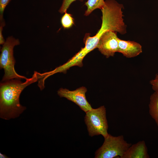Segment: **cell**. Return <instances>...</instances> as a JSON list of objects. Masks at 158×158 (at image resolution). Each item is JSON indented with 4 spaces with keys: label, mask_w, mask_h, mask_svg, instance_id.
I'll use <instances>...</instances> for the list:
<instances>
[{
    "label": "cell",
    "mask_w": 158,
    "mask_h": 158,
    "mask_svg": "<svg viewBox=\"0 0 158 158\" xmlns=\"http://www.w3.org/2000/svg\"><path fill=\"white\" fill-rule=\"evenodd\" d=\"M123 5L115 0H106L105 4L101 9L102 12V24L100 29L95 35L91 37L88 34L85 35L84 39L85 46L78 52L83 57L89 52L97 48L102 35L106 32L112 31L121 34L126 32V26L123 18L122 9Z\"/></svg>",
    "instance_id": "6da1fadb"
},
{
    "label": "cell",
    "mask_w": 158,
    "mask_h": 158,
    "mask_svg": "<svg viewBox=\"0 0 158 158\" xmlns=\"http://www.w3.org/2000/svg\"><path fill=\"white\" fill-rule=\"evenodd\" d=\"M38 80L37 72L35 71L32 77L23 82L20 80L14 79L0 84V117L9 120L19 116L26 109L20 102V95L30 85Z\"/></svg>",
    "instance_id": "7a4b0ae2"
},
{
    "label": "cell",
    "mask_w": 158,
    "mask_h": 158,
    "mask_svg": "<svg viewBox=\"0 0 158 158\" xmlns=\"http://www.w3.org/2000/svg\"><path fill=\"white\" fill-rule=\"evenodd\" d=\"M20 44L18 39L10 36L3 45L0 56V68L4 69V74L1 82L14 79L26 80L27 78L18 74L14 68L16 61L13 55V48Z\"/></svg>",
    "instance_id": "3957f363"
},
{
    "label": "cell",
    "mask_w": 158,
    "mask_h": 158,
    "mask_svg": "<svg viewBox=\"0 0 158 158\" xmlns=\"http://www.w3.org/2000/svg\"><path fill=\"white\" fill-rule=\"evenodd\" d=\"M104 138L102 145L95 153V158H122L131 145L125 140L122 135L114 136L109 134Z\"/></svg>",
    "instance_id": "277c9868"
},
{
    "label": "cell",
    "mask_w": 158,
    "mask_h": 158,
    "mask_svg": "<svg viewBox=\"0 0 158 158\" xmlns=\"http://www.w3.org/2000/svg\"><path fill=\"white\" fill-rule=\"evenodd\" d=\"M85 121L90 136L101 135L104 138L108 135V126L104 106L95 109L92 108L87 112Z\"/></svg>",
    "instance_id": "5b68a950"
},
{
    "label": "cell",
    "mask_w": 158,
    "mask_h": 158,
    "mask_svg": "<svg viewBox=\"0 0 158 158\" xmlns=\"http://www.w3.org/2000/svg\"><path fill=\"white\" fill-rule=\"evenodd\" d=\"M87 91V88L82 86L73 91L61 88L57 91V94L61 97H65L73 102L86 113L92 109L87 100L85 95Z\"/></svg>",
    "instance_id": "8992f818"
},
{
    "label": "cell",
    "mask_w": 158,
    "mask_h": 158,
    "mask_svg": "<svg viewBox=\"0 0 158 158\" xmlns=\"http://www.w3.org/2000/svg\"><path fill=\"white\" fill-rule=\"evenodd\" d=\"M116 32L109 31L101 37L97 48L100 52L108 58L113 56L118 51V38Z\"/></svg>",
    "instance_id": "52a82bcc"
},
{
    "label": "cell",
    "mask_w": 158,
    "mask_h": 158,
    "mask_svg": "<svg viewBox=\"0 0 158 158\" xmlns=\"http://www.w3.org/2000/svg\"><path fill=\"white\" fill-rule=\"evenodd\" d=\"M118 52L127 58L135 57L142 52L141 45L134 41H126L118 38Z\"/></svg>",
    "instance_id": "ba28073f"
},
{
    "label": "cell",
    "mask_w": 158,
    "mask_h": 158,
    "mask_svg": "<svg viewBox=\"0 0 158 158\" xmlns=\"http://www.w3.org/2000/svg\"><path fill=\"white\" fill-rule=\"evenodd\" d=\"M147 148L144 140L132 145L122 158H149Z\"/></svg>",
    "instance_id": "9c48e42d"
},
{
    "label": "cell",
    "mask_w": 158,
    "mask_h": 158,
    "mask_svg": "<svg viewBox=\"0 0 158 158\" xmlns=\"http://www.w3.org/2000/svg\"><path fill=\"white\" fill-rule=\"evenodd\" d=\"M149 113L158 127V91H154L150 97Z\"/></svg>",
    "instance_id": "30bf717a"
},
{
    "label": "cell",
    "mask_w": 158,
    "mask_h": 158,
    "mask_svg": "<svg viewBox=\"0 0 158 158\" xmlns=\"http://www.w3.org/2000/svg\"><path fill=\"white\" fill-rule=\"evenodd\" d=\"M105 4L104 0H87L85 2V5L87 7L84 15L88 16L94 10L99 8L101 10Z\"/></svg>",
    "instance_id": "8fae6325"
},
{
    "label": "cell",
    "mask_w": 158,
    "mask_h": 158,
    "mask_svg": "<svg viewBox=\"0 0 158 158\" xmlns=\"http://www.w3.org/2000/svg\"><path fill=\"white\" fill-rule=\"evenodd\" d=\"M74 19L70 14L66 12L62 16L61 19V23L64 29H68L71 28L74 24Z\"/></svg>",
    "instance_id": "7c38bea8"
},
{
    "label": "cell",
    "mask_w": 158,
    "mask_h": 158,
    "mask_svg": "<svg viewBox=\"0 0 158 158\" xmlns=\"http://www.w3.org/2000/svg\"><path fill=\"white\" fill-rule=\"evenodd\" d=\"M76 0H63L61 6L59 10V12L61 13L66 12L71 4ZM79 0L82 1L83 0Z\"/></svg>",
    "instance_id": "4fadbf2b"
},
{
    "label": "cell",
    "mask_w": 158,
    "mask_h": 158,
    "mask_svg": "<svg viewBox=\"0 0 158 158\" xmlns=\"http://www.w3.org/2000/svg\"><path fill=\"white\" fill-rule=\"evenodd\" d=\"M11 0H0V22H4L3 14L4 9Z\"/></svg>",
    "instance_id": "5bb4252c"
},
{
    "label": "cell",
    "mask_w": 158,
    "mask_h": 158,
    "mask_svg": "<svg viewBox=\"0 0 158 158\" xmlns=\"http://www.w3.org/2000/svg\"><path fill=\"white\" fill-rule=\"evenodd\" d=\"M150 84L154 91H158V73L156 74L154 78L150 81Z\"/></svg>",
    "instance_id": "9a60e30c"
},
{
    "label": "cell",
    "mask_w": 158,
    "mask_h": 158,
    "mask_svg": "<svg viewBox=\"0 0 158 158\" xmlns=\"http://www.w3.org/2000/svg\"><path fill=\"white\" fill-rule=\"evenodd\" d=\"M0 44L3 45L5 42L2 34V30L3 27L5 25V22L0 23Z\"/></svg>",
    "instance_id": "2e32d148"
},
{
    "label": "cell",
    "mask_w": 158,
    "mask_h": 158,
    "mask_svg": "<svg viewBox=\"0 0 158 158\" xmlns=\"http://www.w3.org/2000/svg\"><path fill=\"white\" fill-rule=\"evenodd\" d=\"M0 158H8L7 156L4 154H3L1 153V152L0 153Z\"/></svg>",
    "instance_id": "e0dca14e"
}]
</instances>
